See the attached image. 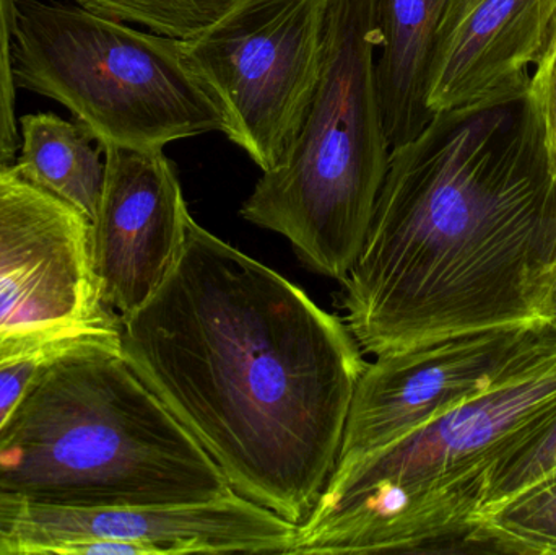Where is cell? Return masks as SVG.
I'll return each mask as SVG.
<instances>
[{
    "instance_id": "obj_15",
    "label": "cell",
    "mask_w": 556,
    "mask_h": 555,
    "mask_svg": "<svg viewBox=\"0 0 556 555\" xmlns=\"http://www.w3.org/2000/svg\"><path fill=\"white\" fill-rule=\"evenodd\" d=\"M556 475V404L519 430L490 463L479 515Z\"/></svg>"
},
{
    "instance_id": "obj_1",
    "label": "cell",
    "mask_w": 556,
    "mask_h": 555,
    "mask_svg": "<svg viewBox=\"0 0 556 555\" xmlns=\"http://www.w3.org/2000/svg\"><path fill=\"white\" fill-rule=\"evenodd\" d=\"M121 352L237 494L306 520L366 367L345 321L191 217L172 273L121 316Z\"/></svg>"
},
{
    "instance_id": "obj_18",
    "label": "cell",
    "mask_w": 556,
    "mask_h": 555,
    "mask_svg": "<svg viewBox=\"0 0 556 555\" xmlns=\"http://www.w3.org/2000/svg\"><path fill=\"white\" fill-rule=\"evenodd\" d=\"M538 71L531 77L529 93L538 106L542 126H544L545 146H547L548 162L552 175L556 181V23L551 42L544 55L538 62Z\"/></svg>"
},
{
    "instance_id": "obj_7",
    "label": "cell",
    "mask_w": 556,
    "mask_h": 555,
    "mask_svg": "<svg viewBox=\"0 0 556 555\" xmlns=\"http://www.w3.org/2000/svg\"><path fill=\"white\" fill-rule=\"evenodd\" d=\"M90 222L0 166V361L121 352V316L104 302Z\"/></svg>"
},
{
    "instance_id": "obj_16",
    "label": "cell",
    "mask_w": 556,
    "mask_h": 555,
    "mask_svg": "<svg viewBox=\"0 0 556 555\" xmlns=\"http://www.w3.org/2000/svg\"><path fill=\"white\" fill-rule=\"evenodd\" d=\"M78 7L116 20L139 23L156 35L188 41L211 28L241 0H74Z\"/></svg>"
},
{
    "instance_id": "obj_19",
    "label": "cell",
    "mask_w": 556,
    "mask_h": 555,
    "mask_svg": "<svg viewBox=\"0 0 556 555\" xmlns=\"http://www.w3.org/2000/svg\"><path fill=\"white\" fill-rule=\"evenodd\" d=\"M62 358V357H61ZM54 357L10 358L0 361V432L12 419L23 398L41 377L45 368Z\"/></svg>"
},
{
    "instance_id": "obj_17",
    "label": "cell",
    "mask_w": 556,
    "mask_h": 555,
    "mask_svg": "<svg viewBox=\"0 0 556 555\" xmlns=\"http://www.w3.org/2000/svg\"><path fill=\"white\" fill-rule=\"evenodd\" d=\"M13 28L15 0H0V166L12 165L20 147L12 74Z\"/></svg>"
},
{
    "instance_id": "obj_20",
    "label": "cell",
    "mask_w": 556,
    "mask_h": 555,
    "mask_svg": "<svg viewBox=\"0 0 556 555\" xmlns=\"http://www.w3.org/2000/svg\"><path fill=\"white\" fill-rule=\"evenodd\" d=\"M539 318L547 323L548 328L556 336V266L548 276L547 282H545L541 303H539Z\"/></svg>"
},
{
    "instance_id": "obj_5",
    "label": "cell",
    "mask_w": 556,
    "mask_h": 555,
    "mask_svg": "<svg viewBox=\"0 0 556 555\" xmlns=\"http://www.w3.org/2000/svg\"><path fill=\"white\" fill-rule=\"evenodd\" d=\"M372 0H329L323 71L300 133L240 215L287 238L301 263L343 282L355 266L388 173L375 77Z\"/></svg>"
},
{
    "instance_id": "obj_11",
    "label": "cell",
    "mask_w": 556,
    "mask_h": 555,
    "mask_svg": "<svg viewBox=\"0 0 556 555\" xmlns=\"http://www.w3.org/2000/svg\"><path fill=\"white\" fill-rule=\"evenodd\" d=\"M556 0H451L428 81L431 113L529 90L551 42Z\"/></svg>"
},
{
    "instance_id": "obj_8",
    "label": "cell",
    "mask_w": 556,
    "mask_h": 555,
    "mask_svg": "<svg viewBox=\"0 0 556 555\" xmlns=\"http://www.w3.org/2000/svg\"><path fill=\"white\" fill-rule=\"evenodd\" d=\"M329 0H241L181 41L224 114V134L264 173L287 159L323 71Z\"/></svg>"
},
{
    "instance_id": "obj_14",
    "label": "cell",
    "mask_w": 556,
    "mask_h": 555,
    "mask_svg": "<svg viewBox=\"0 0 556 555\" xmlns=\"http://www.w3.org/2000/svg\"><path fill=\"white\" fill-rule=\"evenodd\" d=\"M476 554L556 555V475L480 515Z\"/></svg>"
},
{
    "instance_id": "obj_12",
    "label": "cell",
    "mask_w": 556,
    "mask_h": 555,
    "mask_svg": "<svg viewBox=\"0 0 556 555\" xmlns=\"http://www.w3.org/2000/svg\"><path fill=\"white\" fill-rule=\"evenodd\" d=\"M451 0H372L381 55L375 61L382 126L391 150L433 119L428 81L438 33Z\"/></svg>"
},
{
    "instance_id": "obj_6",
    "label": "cell",
    "mask_w": 556,
    "mask_h": 555,
    "mask_svg": "<svg viewBox=\"0 0 556 555\" xmlns=\"http://www.w3.org/2000/svg\"><path fill=\"white\" fill-rule=\"evenodd\" d=\"M12 74L64 104L101 147L159 150L224 133V114L181 41L52 0H15Z\"/></svg>"
},
{
    "instance_id": "obj_13",
    "label": "cell",
    "mask_w": 556,
    "mask_h": 555,
    "mask_svg": "<svg viewBox=\"0 0 556 555\" xmlns=\"http://www.w3.org/2000/svg\"><path fill=\"white\" fill-rule=\"evenodd\" d=\"M22 152L20 175L80 212L88 222L97 217L104 181V152L80 121L54 113L20 117Z\"/></svg>"
},
{
    "instance_id": "obj_10",
    "label": "cell",
    "mask_w": 556,
    "mask_h": 555,
    "mask_svg": "<svg viewBox=\"0 0 556 555\" xmlns=\"http://www.w3.org/2000/svg\"><path fill=\"white\" fill-rule=\"evenodd\" d=\"M91 256L104 302L119 316L147 302L178 261L191 218L178 169L163 149L104 147Z\"/></svg>"
},
{
    "instance_id": "obj_9",
    "label": "cell",
    "mask_w": 556,
    "mask_h": 555,
    "mask_svg": "<svg viewBox=\"0 0 556 555\" xmlns=\"http://www.w3.org/2000/svg\"><path fill=\"white\" fill-rule=\"evenodd\" d=\"M555 349L554 331L535 319L378 355L356 383L336 469L391 445Z\"/></svg>"
},
{
    "instance_id": "obj_4",
    "label": "cell",
    "mask_w": 556,
    "mask_h": 555,
    "mask_svg": "<svg viewBox=\"0 0 556 555\" xmlns=\"http://www.w3.org/2000/svg\"><path fill=\"white\" fill-rule=\"evenodd\" d=\"M556 404V349L355 465L336 469L293 553H456L496 453Z\"/></svg>"
},
{
    "instance_id": "obj_2",
    "label": "cell",
    "mask_w": 556,
    "mask_h": 555,
    "mask_svg": "<svg viewBox=\"0 0 556 555\" xmlns=\"http://www.w3.org/2000/svg\"><path fill=\"white\" fill-rule=\"evenodd\" d=\"M556 266V181L531 93L434 114L391 150L345 323L386 355L539 318Z\"/></svg>"
},
{
    "instance_id": "obj_3",
    "label": "cell",
    "mask_w": 556,
    "mask_h": 555,
    "mask_svg": "<svg viewBox=\"0 0 556 555\" xmlns=\"http://www.w3.org/2000/svg\"><path fill=\"white\" fill-rule=\"evenodd\" d=\"M233 492L123 352L97 349L52 362L0 432V494L176 507Z\"/></svg>"
}]
</instances>
